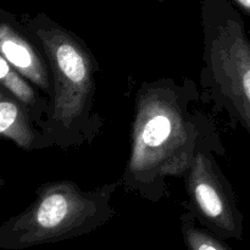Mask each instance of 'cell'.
I'll return each instance as SVG.
<instances>
[{"mask_svg":"<svg viewBox=\"0 0 250 250\" xmlns=\"http://www.w3.org/2000/svg\"><path fill=\"white\" fill-rule=\"evenodd\" d=\"M236 4L241 7L243 11H246L247 14L250 15V0H234Z\"/></svg>","mask_w":250,"mask_h":250,"instance_id":"obj_10","label":"cell"},{"mask_svg":"<svg viewBox=\"0 0 250 250\" xmlns=\"http://www.w3.org/2000/svg\"><path fill=\"white\" fill-rule=\"evenodd\" d=\"M120 185L84 190L73 181L45 182L31 205L0 226V249L23 250L97 231L116 215L111 200Z\"/></svg>","mask_w":250,"mask_h":250,"instance_id":"obj_3","label":"cell"},{"mask_svg":"<svg viewBox=\"0 0 250 250\" xmlns=\"http://www.w3.org/2000/svg\"><path fill=\"white\" fill-rule=\"evenodd\" d=\"M200 93L189 78L161 77L137 90L131 150L121 185L150 203L167 195L168 178L185 177L203 142L217 133L197 106Z\"/></svg>","mask_w":250,"mask_h":250,"instance_id":"obj_1","label":"cell"},{"mask_svg":"<svg viewBox=\"0 0 250 250\" xmlns=\"http://www.w3.org/2000/svg\"><path fill=\"white\" fill-rule=\"evenodd\" d=\"M0 137L22 150L41 149L39 132L23 105L0 87Z\"/></svg>","mask_w":250,"mask_h":250,"instance_id":"obj_7","label":"cell"},{"mask_svg":"<svg viewBox=\"0 0 250 250\" xmlns=\"http://www.w3.org/2000/svg\"><path fill=\"white\" fill-rule=\"evenodd\" d=\"M216 153L224 154V148L219 134L215 133L198 148L183 177L188 195L187 210L221 238L242 241L244 215L239 210L231 182L217 163Z\"/></svg>","mask_w":250,"mask_h":250,"instance_id":"obj_5","label":"cell"},{"mask_svg":"<svg viewBox=\"0 0 250 250\" xmlns=\"http://www.w3.org/2000/svg\"><path fill=\"white\" fill-rule=\"evenodd\" d=\"M0 87L23 105L37 128L43 124L50 110V99L41 95L38 88L17 72L2 56H0Z\"/></svg>","mask_w":250,"mask_h":250,"instance_id":"obj_8","label":"cell"},{"mask_svg":"<svg viewBox=\"0 0 250 250\" xmlns=\"http://www.w3.org/2000/svg\"><path fill=\"white\" fill-rule=\"evenodd\" d=\"M202 85L215 111L250 137V39L231 0H202Z\"/></svg>","mask_w":250,"mask_h":250,"instance_id":"obj_4","label":"cell"},{"mask_svg":"<svg viewBox=\"0 0 250 250\" xmlns=\"http://www.w3.org/2000/svg\"><path fill=\"white\" fill-rule=\"evenodd\" d=\"M0 56L50 99L53 77L45 55L19 20L5 11L0 12Z\"/></svg>","mask_w":250,"mask_h":250,"instance_id":"obj_6","label":"cell"},{"mask_svg":"<svg viewBox=\"0 0 250 250\" xmlns=\"http://www.w3.org/2000/svg\"><path fill=\"white\" fill-rule=\"evenodd\" d=\"M22 28L45 55L53 77L50 110L38 127L41 149L90 144L103 120L94 110L99 65L85 42L45 14L22 15Z\"/></svg>","mask_w":250,"mask_h":250,"instance_id":"obj_2","label":"cell"},{"mask_svg":"<svg viewBox=\"0 0 250 250\" xmlns=\"http://www.w3.org/2000/svg\"><path fill=\"white\" fill-rule=\"evenodd\" d=\"M180 225L187 250H232L224 238L203 226L189 210L181 215Z\"/></svg>","mask_w":250,"mask_h":250,"instance_id":"obj_9","label":"cell"}]
</instances>
